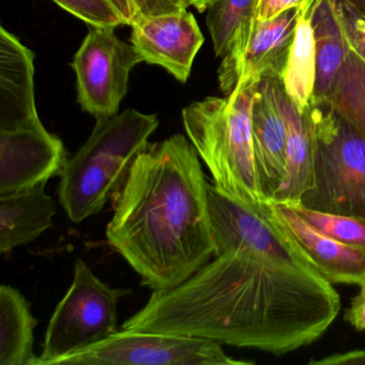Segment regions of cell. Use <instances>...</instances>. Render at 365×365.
Masks as SVG:
<instances>
[{
  "label": "cell",
  "instance_id": "obj_1",
  "mask_svg": "<svg viewBox=\"0 0 365 365\" xmlns=\"http://www.w3.org/2000/svg\"><path fill=\"white\" fill-rule=\"evenodd\" d=\"M215 257L176 287L153 290L121 329L281 356L315 341L339 314V294L311 267L247 250Z\"/></svg>",
  "mask_w": 365,
  "mask_h": 365
},
{
  "label": "cell",
  "instance_id": "obj_2",
  "mask_svg": "<svg viewBox=\"0 0 365 365\" xmlns=\"http://www.w3.org/2000/svg\"><path fill=\"white\" fill-rule=\"evenodd\" d=\"M207 185L197 151L182 134L136 157L114 196L106 238L142 285L176 287L215 255Z\"/></svg>",
  "mask_w": 365,
  "mask_h": 365
},
{
  "label": "cell",
  "instance_id": "obj_3",
  "mask_svg": "<svg viewBox=\"0 0 365 365\" xmlns=\"http://www.w3.org/2000/svg\"><path fill=\"white\" fill-rule=\"evenodd\" d=\"M257 83L247 81L225 97L193 102L183 108L182 121L213 183L251 208L268 211L271 202L260 185L252 133V102Z\"/></svg>",
  "mask_w": 365,
  "mask_h": 365
},
{
  "label": "cell",
  "instance_id": "obj_4",
  "mask_svg": "<svg viewBox=\"0 0 365 365\" xmlns=\"http://www.w3.org/2000/svg\"><path fill=\"white\" fill-rule=\"evenodd\" d=\"M158 125L157 115L133 108L97 120L87 142L68 160L61 175L59 202L73 223L98 215L120 191Z\"/></svg>",
  "mask_w": 365,
  "mask_h": 365
},
{
  "label": "cell",
  "instance_id": "obj_5",
  "mask_svg": "<svg viewBox=\"0 0 365 365\" xmlns=\"http://www.w3.org/2000/svg\"><path fill=\"white\" fill-rule=\"evenodd\" d=\"M316 149L313 187L299 204L365 219V134L328 103L312 104Z\"/></svg>",
  "mask_w": 365,
  "mask_h": 365
},
{
  "label": "cell",
  "instance_id": "obj_6",
  "mask_svg": "<svg viewBox=\"0 0 365 365\" xmlns=\"http://www.w3.org/2000/svg\"><path fill=\"white\" fill-rule=\"evenodd\" d=\"M130 292L106 285L84 260L76 259L73 282L48 322L38 365H52L116 332L118 302Z\"/></svg>",
  "mask_w": 365,
  "mask_h": 365
},
{
  "label": "cell",
  "instance_id": "obj_7",
  "mask_svg": "<svg viewBox=\"0 0 365 365\" xmlns=\"http://www.w3.org/2000/svg\"><path fill=\"white\" fill-rule=\"evenodd\" d=\"M222 344L198 337L125 330L54 361L52 365H251L225 354Z\"/></svg>",
  "mask_w": 365,
  "mask_h": 365
},
{
  "label": "cell",
  "instance_id": "obj_8",
  "mask_svg": "<svg viewBox=\"0 0 365 365\" xmlns=\"http://www.w3.org/2000/svg\"><path fill=\"white\" fill-rule=\"evenodd\" d=\"M114 31L113 27L91 26L71 63L78 103L97 120L118 114L130 73L143 63L135 48L121 41Z\"/></svg>",
  "mask_w": 365,
  "mask_h": 365
},
{
  "label": "cell",
  "instance_id": "obj_9",
  "mask_svg": "<svg viewBox=\"0 0 365 365\" xmlns=\"http://www.w3.org/2000/svg\"><path fill=\"white\" fill-rule=\"evenodd\" d=\"M207 198L215 256L237 250H247L309 267L273 223L269 209L268 211L255 210L215 183L207 185Z\"/></svg>",
  "mask_w": 365,
  "mask_h": 365
},
{
  "label": "cell",
  "instance_id": "obj_10",
  "mask_svg": "<svg viewBox=\"0 0 365 365\" xmlns=\"http://www.w3.org/2000/svg\"><path fill=\"white\" fill-rule=\"evenodd\" d=\"M299 14L300 8H292L272 20L256 19L245 42L222 58L219 83L225 95L247 81L283 78Z\"/></svg>",
  "mask_w": 365,
  "mask_h": 365
},
{
  "label": "cell",
  "instance_id": "obj_11",
  "mask_svg": "<svg viewBox=\"0 0 365 365\" xmlns=\"http://www.w3.org/2000/svg\"><path fill=\"white\" fill-rule=\"evenodd\" d=\"M269 215L299 255L327 281L365 285V249L344 245L322 234L290 205L271 202Z\"/></svg>",
  "mask_w": 365,
  "mask_h": 365
},
{
  "label": "cell",
  "instance_id": "obj_12",
  "mask_svg": "<svg viewBox=\"0 0 365 365\" xmlns=\"http://www.w3.org/2000/svg\"><path fill=\"white\" fill-rule=\"evenodd\" d=\"M131 43L149 65L161 66L178 82L185 83L205 38L192 12L138 16L132 24Z\"/></svg>",
  "mask_w": 365,
  "mask_h": 365
},
{
  "label": "cell",
  "instance_id": "obj_13",
  "mask_svg": "<svg viewBox=\"0 0 365 365\" xmlns=\"http://www.w3.org/2000/svg\"><path fill=\"white\" fill-rule=\"evenodd\" d=\"M67 163L63 140L46 128L0 131V195L46 183Z\"/></svg>",
  "mask_w": 365,
  "mask_h": 365
},
{
  "label": "cell",
  "instance_id": "obj_14",
  "mask_svg": "<svg viewBox=\"0 0 365 365\" xmlns=\"http://www.w3.org/2000/svg\"><path fill=\"white\" fill-rule=\"evenodd\" d=\"M35 99V53L0 29V131L43 129Z\"/></svg>",
  "mask_w": 365,
  "mask_h": 365
},
{
  "label": "cell",
  "instance_id": "obj_15",
  "mask_svg": "<svg viewBox=\"0 0 365 365\" xmlns=\"http://www.w3.org/2000/svg\"><path fill=\"white\" fill-rule=\"evenodd\" d=\"M270 80L287 130L285 176L272 202L297 205L313 187L316 138L312 103L304 110H299L288 98L282 80Z\"/></svg>",
  "mask_w": 365,
  "mask_h": 365
},
{
  "label": "cell",
  "instance_id": "obj_16",
  "mask_svg": "<svg viewBox=\"0 0 365 365\" xmlns=\"http://www.w3.org/2000/svg\"><path fill=\"white\" fill-rule=\"evenodd\" d=\"M251 123L260 185L272 202L285 176L287 130L270 78H262L256 85Z\"/></svg>",
  "mask_w": 365,
  "mask_h": 365
},
{
  "label": "cell",
  "instance_id": "obj_17",
  "mask_svg": "<svg viewBox=\"0 0 365 365\" xmlns=\"http://www.w3.org/2000/svg\"><path fill=\"white\" fill-rule=\"evenodd\" d=\"M46 183L0 195V253L29 245L53 226L56 202L46 193Z\"/></svg>",
  "mask_w": 365,
  "mask_h": 365
},
{
  "label": "cell",
  "instance_id": "obj_18",
  "mask_svg": "<svg viewBox=\"0 0 365 365\" xmlns=\"http://www.w3.org/2000/svg\"><path fill=\"white\" fill-rule=\"evenodd\" d=\"M312 22L316 46V82L312 104L322 106L328 102L350 46L333 0H316Z\"/></svg>",
  "mask_w": 365,
  "mask_h": 365
},
{
  "label": "cell",
  "instance_id": "obj_19",
  "mask_svg": "<svg viewBox=\"0 0 365 365\" xmlns=\"http://www.w3.org/2000/svg\"><path fill=\"white\" fill-rule=\"evenodd\" d=\"M37 324L20 290L0 286V365H38L39 356L34 352Z\"/></svg>",
  "mask_w": 365,
  "mask_h": 365
},
{
  "label": "cell",
  "instance_id": "obj_20",
  "mask_svg": "<svg viewBox=\"0 0 365 365\" xmlns=\"http://www.w3.org/2000/svg\"><path fill=\"white\" fill-rule=\"evenodd\" d=\"M316 0H304L300 7L294 41L284 73L285 93L300 110L309 108L316 82V46L313 11Z\"/></svg>",
  "mask_w": 365,
  "mask_h": 365
},
{
  "label": "cell",
  "instance_id": "obj_21",
  "mask_svg": "<svg viewBox=\"0 0 365 365\" xmlns=\"http://www.w3.org/2000/svg\"><path fill=\"white\" fill-rule=\"evenodd\" d=\"M259 0H215L207 9V26L215 56L224 57L245 42L257 19Z\"/></svg>",
  "mask_w": 365,
  "mask_h": 365
},
{
  "label": "cell",
  "instance_id": "obj_22",
  "mask_svg": "<svg viewBox=\"0 0 365 365\" xmlns=\"http://www.w3.org/2000/svg\"><path fill=\"white\" fill-rule=\"evenodd\" d=\"M327 103L365 134V61L351 48Z\"/></svg>",
  "mask_w": 365,
  "mask_h": 365
},
{
  "label": "cell",
  "instance_id": "obj_23",
  "mask_svg": "<svg viewBox=\"0 0 365 365\" xmlns=\"http://www.w3.org/2000/svg\"><path fill=\"white\" fill-rule=\"evenodd\" d=\"M309 225L326 236L331 237L344 245L365 249V219L320 212L304 208L300 205H290Z\"/></svg>",
  "mask_w": 365,
  "mask_h": 365
},
{
  "label": "cell",
  "instance_id": "obj_24",
  "mask_svg": "<svg viewBox=\"0 0 365 365\" xmlns=\"http://www.w3.org/2000/svg\"><path fill=\"white\" fill-rule=\"evenodd\" d=\"M59 7L89 26L116 27L125 25L110 0H53Z\"/></svg>",
  "mask_w": 365,
  "mask_h": 365
},
{
  "label": "cell",
  "instance_id": "obj_25",
  "mask_svg": "<svg viewBox=\"0 0 365 365\" xmlns=\"http://www.w3.org/2000/svg\"><path fill=\"white\" fill-rule=\"evenodd\" d=\"M333 3L350 48L365 61V21L345 0H333Z\"/></svg>",
  "mask_w": 365,
  "mask_h": 365
},
{
  "label": "cell",
  "instance_id": "obj_26",
  "mask_svg": "<svg viewBox=\"0 0 365 365\" xmlns=\"http://www.w3.org/2000/svg\"><path fill=\"white\" fill-rule=\"evenodd\" d=\"M131 4L135 18L176 14L190 7L187 0H131Z\"/></svg>",
  "mask_w": 365,
  "mask_h": 365
},
{
  "label": "cell",
  "instance_id": "obj_27",
  "mask_svg": "<svg viewBox=\"0 0 365 365\" xmlns=\"http://www.w3.org/2000/svg\"><path fill=\"white\" fill-rule=\"evenodd\" d=\"M304 0H259L257 20L269 21L292 8H300Z\"/></svg>",
  "mask_w": 365,
  "mask_h": 365
},
{
  "label": "cell",
  "instance_id": "obj_28",
  "mask_svg": "<svg viewBox=\"0 0 365 365\" xmlns=\"http://www.w3.org/2000/svg\"><path fill=\"white\" fill-rule=\"evenodd\" d=\"M345 319L359 331H365V285L361 286L360 292L346 309Z\"/></svg>",
  "mask_w": 365,
  "mask_h": 365
},
{
  "label": "cell",
  "instance_id": "obj_29",
  "mask_svg": "<svg viewBox=\"0 0 365 365\" xmlns=\"http://www.w3.org/2000/svg\"><path fill=\"white\" fill-rule=\"evenodd\" d=\"M309 365H365V349L332 354L320 360H311Z\"/></svg>",
  "mask_w": 365,
  "mask_h": 365
},
{
  "label": "cell",
  "instance_id": "obj_30",
  "mask_svg": "<svg viewBox=\"0 0 365 365\" xmlns=\"http://www.w3.org/2000/svg\"><path fill=\"white\" fill-rule=\"evenodd\" d=\"M110 4L114 6L116 11L118 12L120 18L123 19L125 25H131L135 18L133 6L131 0H110Z\"/></svg>",
  "mask_w": 365,
  "mask_h": 365
},
{
  "label": "cell",
  "instance_id": "obj_31",
  "mask_svg": "<svg viewBox=\"0 0 365 365\" xmlns=\"http://www.w3.org/2000/svg\"><path fill=\"white\" fill-rule=\"evenodd\" d=\"M345 1L365 21V0H345Z\"/></svg>",
  "mask_w": 365,
  "mask_h": 365
},
{
  "label": "cell",
  "instance_id": "obj_32",
  "mask_svg": "<svg viewBox=\"0 0 365 365\" xmlns=\"http://www.w3.org/2000/svg\"><path fill=\"white\" fill-rule=\"evenodd\" d=\"M190 6L196 8L200 12L207 11L209 6L215 1V0H187Z\"/></svg>",
  "mask_w": 365,
  "mask_h": 365
}]
</instances>
